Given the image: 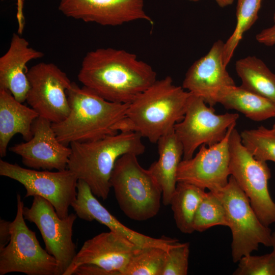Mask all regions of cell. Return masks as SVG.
<instances>
[{"instance_id":"cell-1","label":"cell","mask_w":275,"mask_h":275,"mask_svg":"<svg viewBox=\"0 0 275 275\" xmlns=\"http://www.w3.org/2000/svg\"><path fill=\"white\" fill-rule=\"evenodd\" d=\"M77 77L102 98L120 103H130L157 80L153 68L136 54L111 47L89 51Z\"/></svg>"},{"instance_id":"cell-2","label":"cell","mask_w":275,"mask_h":275,"mask_svg":"<svg viewBox=\"0 0 275 275\" xmlns=\"http://www.w3.org/2000/svg\"><path fill=\"white\" fill-rule=\"evenodd\" d=\"M67 94L69 114L62 121L52 123L60 142L68 146L73 142L93 141L120 132L129 103L108 101L73 82Z\"/></svg>"},{"instance_id":"cell-3","label":"cell","mask_w":275,"mask_h":275,"mask_svg":"<svg viewBox=\"0 0 275 275\" xmlns=\"http://www.w3.org/2000/svg\"><path fill=\"white\" fill-rule=\"evenodd\" d=\"M190 94L170 76L157 79L129 103L120 132H135L157 143L183 119Z\"/></svg>"},{"instance_id":"cell-4","label":"cell","mask_w":275,"mask_h":275,"mask_svg":"<svg viewBox=\"0 0 275 275\" xmlns=\"http://www.w3.org/2000/svg\"><path fill=\"white\" fill-rule=\"evenodd\" d=\"M142 138L137 132L122 131L93 141L72 143L67 169L86 183L96 197L105 200L117 160L127 153L143 154L146 147Z\"/></svg>"},{"instance_id":"cell-5","label":"cell","mask_w":275,"mask_h":275,"mask_svg":"<svg viewBox=\"0 0 275 275\" xmlns=\"http://www.w3.org/2000/svg\"><path fill=\"white\" fill-rule=\"evenodd\" d=\"M137 156L127 153L119 157L110 182L123 212L132 220L143 221L158 213L162 191L149 170L140 164Z\"/></svg>"},{"instance_id":"cell-6","label":"cell","mask_w":275,"mask_h":275,"mask_svg":"<svg viewBox=\"0 0 275 275\" xmlns=\"http://www.w3.org/2000/svg\"><path fill=\"white\" fill-rule=\"evenodd\" d=\"M215 194L224 204L228 227L231 231V255L234 262L258 250L260 244L272 246L271 230L261 222L249 199L232 175L227 185Z\"/></svg>"},{"instance_id":"cell-7","label":"cell","mask_w":275,"mask_h":275,"mask_svg":"<svg viewBox=\"0 0 275 275\" xmlns=\"http://www.w3.org/2000/svg\"><path fill=\"white\" fill-rule=\"evenodd\" d=\"M24 203L17 195V211L11 222V239L0 250V275L21 272L28 275H61L56 259L43 249L36 233L26 225Z\"/></svg>"},{"instance_id":"cell-8","label":"cell","mask_w":275,"mask_h":275,"mask_svg":"<svg viewBox=\"0 0 275 275\" xmlns=\"http://www.w3.org/2000/svg\"><path fill=\"white\" fill-rule=\"evenodd\" d=\"M229 145L230 175L249 199L261 222L269 227L275 223V202L268 187L270 169L266 162L255 158L243 145L235 127L230 134Z\"/></svg>"},{"instance_id":"cell-9","label":"cell","mask_w":275,"mask_h":275,"mask_svg":"<svg viewBox=\"0 0 275 275\" xmlns=\"http://www.w3.org/2000/svg\"><path fill=\"white\" fill-rule=\"evenodd\" d=\"M0 175L21 184L26 190L25 198L40 196L47 200L61 218L69 215V208L76 199L78 179L68 169L39 171L1 159Z\"/></svg>"},{"instance_id":"cell-10","label":"cell","mask_w":275,"mask_h":275,"mask_svg":"<svg viewBox=\"0 0 275 275\" xmlns=\"http://www.w3.org/2000/svg\"><path fill=\"white\" fill-rule=\"evenodd\" d=\"M191 93L183 119L174 126V132L183 148V159L193 157L203 144L210 146L221 142L229 128L236 123L238 114L216 115L213 106Z\"/></svg>"},{"instance_id":"cell-11","label":"cell","mask_w":275,"mask_h":275,"mask_svg":"<svg viewBox=\"0 0 275 275\" xmlns=\"http://www.w3.org/2000/svg\"><path fill=\"white\" fill-rule=\"evenodd\" d=\"M30 88L26 101L40 117L60 122L70 113L67 91L72 82L65 72L52 63L41 62L27 72Z\"/></svg>"},{"instance_id":"cell-12","label":"cell","mask_w":275,"mask_h":275,"mask_svg":"<svg viewBox=\"0 0 275 275\" xmlns=\"http://www.w3.org/2000/svg\"><path fill=\"white\" fill-rule=\"evenodd\" d=\"M33 198L31 207H23L24 217L36 225L44 242L45 250L56 259L61 275H63L77 254L72 234L77 216L71 213L61 218L47 200L40 196Z\"/></svg>"},{"instance_id":"cell-13","label":"cell","mask_w":275,"mask_h":275,"mask_svg":"<svg viewBox=\"0 0 275 275\" xmlns=\"http://www.w3.org/2000/svg\"><path fill=\"white\" fill-rule=\"evenodd\" d=\"M236 123L228 129L219 142L208 146L203 144L194 157L180 162L177 172V182L208 189L215 194L228 183L230 175L229 136Z\"/></svg>"},{"instance_id":"cell-14","label":"cell","mask_w":275,"mask_h":275,"mask_svg":"<svg viewBox=\"0 0 275 275\" xmlns=\"http://www.w3.org/2000/svg\"><path fill=\"white\" fill-rule=\"evenodd\" d=\"M59 10L66 17L104 26L137 20L153 24L144 0H59Z\"/></svg>"},{"instance_id":"cell-15","label":"cell","mask_w":275,"mask_h":275,"mask_svg":"<svg viewBox=\"0 0 275 275\" xmlns=\"http://www.w3.org/2000/svg\"><path fill=\"white\" fill-rule=\"evenodd\" d=\"M33 136L29 141L9 148L19 155L28 168L61 171L67 169L71 148L60 142L52 128V123L39 116L34 121Z\"/></svg>"},{"instance_id":"cell-16","label":"cell","mask_w":275,"mask_h":275,"mask_svg":"<svg viewBox=\"0 0 275 275\" xmlns=\"http://www.w3.org/2000/svg\"><path fill=\"white\" fill-rule=\"evenodd\" d=\"M224 46L221 40L215 42L208 53L189 67L182 82L183 89L210 106L216 104V97L222 89L235 85L224 63Z\"/></svg>"},{"instance_id":"cell-17","label":"cell","mask_w":275,"mask_h":275,"mask_svg":"<svg viewBox=\"0 0 275 275\" xmlns=\"http://www.w3.org/2000/svg\"><path fill=\"white\" fill-rule=\"evenodd\" d=\"M138 246L111 231L87 240L63 275H73L84 264L97 265L111 275H122Z\"/></svg>"},{"instance_id":"cell-18","label":"cell","mask_w":275,"mask_h":275,"mask_svg":"<svg viewBox=\"0 0 275 275\" xmlns=\"http://www.w3.org/2000/svg\"><path fill=\"white\" fill-rule=\"evenodd\" d=\"M77 190L76 199L71 207L80 218L88 222L95 220L140 247L157 246L168 251L179 242L170 238H153L127 227L99 202L84 181L78 180Z\"/></svg>"},{"instance_id":"cell-19","label":"cell","mask_w":275,"mask_h":275,"mask_svg":"<svg viewBox=\"0 0 275 275\" xmlns=\"http://www.w3.org/2000/svg\"><path fill=\"white\" fill-rule=\"evenodd\" d=\"M21 35L13 34L8 49L0 58V89L8 90L23 103L30 88L26 64L43 57L44 54L31 47Z\"/></svg>"},{"instance_id":"cell-20","label":"cell","mask_w":275,"mask_h":275,"mask_svg":"<svg viewBox=\"0 0 275 275\" xmlns=\"http://www.w3.org/2000/svg\"><path fill=\"white\" fill-rule=\"evenodd\" d=\"M38 113L16 100L7 90L0 89V156L7 154L8 144L16 134L25 141L33 136L32 127Z\"/></svg>"},{"instance_id":"cell-21","label":"cell","mask_w":275,"mask_h":275,"mask_svg":"<svg viewBox=\"0 0 275 275\" xmlns=\"http://www.w3.org/2000/svg\"><path fill=\"white\" fill-rule=\"evenodd\" d=\"M157 144L159 158L148 170L162 189V203L168 205L177 183V172L183 155V148L174 130L161 137Z\"/></svg>"},{"instance_id":"cell-22","label":"cell","mask_w":275,"mask_h":275,"mask_svg":"<svg viewBox=\"0 0 275 275\" xmlns=\"http://www.w3.org/2000/svg\"><path fill=\"white\" fill-rule=\"evenodd\" d=\"M216 102L228 109L236 110L255 121L275 117L274 103L241 86L235 85L222 89Z\"/></svg>"},{"instance_id":"cell-23","label":"cell","mask_w":275,"mask_h":275,"mask_svg":"<svg viewBox=\"0 0 275 275\" xmlns=\"http://www.w3.org/2000/svg\"><path fill=\"white\" fill-rule=\"evenodd\" d=\"M235 70L241 87L275 103V74L261 59L251 56L239 59Z\"/></svg>"},{"instance_id":"cell-24","label":"cell","mask_w":275,"mask_h":275,"mask_svg":"<svg viewBox=\"0 0 275 275\" xmlns=\"http://www.w3.org/2000/svg\"><path fill=\"white\" fill-rule=\"evenodd\" d=\"M205 190L190 183L177 182L170 205L176 226L182 233L191 234L195 231L194 217Z\"/></svg>"},{"instance_id":"cell-25","label":"cell","mask_w":275,"mask_h":275,"mask_svg":"<svg viewBox=\"0 0 275 275\" xmlns=\"http://www.w3.org/2000/svg\"><path fill=\"white\" fill-rule=\"evenodd\" d=\"M262 0H238L236 6V24L235 29L224 43L223 60L227 66L245 32L248 31L258 18Z\"/></svg>"},{"instance_id":"cell-26","label":"cell","mask_w":275,"mask_h":275,"mask_svg":"<svg viewBox=\"0 0 275 275\" xmlns=\"http://www.w3.org/2000/svg\"><path fill=\"white\" fill-rule=\"evenodd\" d=\"M167 252L157 246H138L122 275H161Z\"/></svg>"},{"instance_id":"cell-27","label":"cell","mask_w":275,"mask_h":275,"mask_svg":"<svg viewBox=\"0 0 275 275\" xmlns=\"http://www.w3.org/2000/svg\"><path fill=\"white\" fill-rule=\"evenodd\" d=\"M215 226H228L224 204L214 193L206 192L196 211L193 227L195 231L204 232Z\"/></svg>"},{"instance_id":"cell-28","label":"cell","mask_w":275,"mask_h":275,"mask_svg":"<svg viewBox=\"0 0 275 275\" xmlns=\"http://www.w3.org/2000/svg\"><path fill=\"white\" fill-rule=\"evenodd\" d=\"M243 145L258 160L275 162V133L263 126L240 133Z\"/></svg>"},{"instance_id":"cell-29","label":"cell","mask_w":275,"mask_h":275,"mask_svg":"<svg viewBox=\"0 0 275 275\" xmlns=\"http://www.w3.org/2000/svg\"><path fill=\"white\" fill-rule=\"evenodd\" d=\"M238 262L233 275H275V259L272 253L261 256L250 254Z\"/></svg>"},{"instance_id":"cell-30","label":"cell","mask_w":275,"mask_h":275,"mask_svg":"<svg viewBox=\"0 0 275 275\" xmlns=\"http://www.w3.org/2000/svg\"><path fill=\"white\" fill-rule=\"evenodd\" d=\"M189 243L178 242L167 252L161 275H186L188 272Z\"/></svg>"},{"instance_id":"cell-31","label":"cell","mask_w":275,"mask_h":275,"mask_svg":"<svg viewBox=\"0 0 275 275\" xmlns=\"http://www.w3.org/2000/svg\"><path fill=\"white\" fill-rule=\"evenodd\" d=\"M256 39L266 46L275 45V25L263 30L256 35Z\"/></svg>"},{"instance_id":"cell-32","label":"cell","mask_w":275,"mask_h":275,"mask_svg":"<svg viewBox=\"0 0 275 275\" xmlns=\"http://www.w3.org/2000/svg\"><path fill=\"white\" fill-rule=\"evenodd\" d=\"M10 224L9 221L4 219L0 220V250L5 247L11 239Z\"/></svg>"},{"instance_id":"cell-33","label":"cell","mask_w":275,"mask_h":275,"mask_svg":"<svg viewBox=\"0 0 275 275\" xmlns=\"http://www.w3.org/2000/svg\"><path fill=\"white\" fill-rule=\"evenodd\" d=\"M17 10L16 17L18 23L17 33L22 35L24 27V17L23 13V0H17Z\"/></svg>"},{"instance_id":"cell-34","label":"cell","mask_w":275,"mask_h":275,"mask_svg":"<svg viewBox=\"0 0 275 275\" xmlns=\"http://www.w3.org/2000/svg\"><path fill=\"white\" fill-rule=\"evenodd\" d=\"M192 2H198L199 0H188ZM217 5L222 8H224L232 5L234 0H215Z\"/></svg>"},{"instance_id":"cell-35","label":"cell","mask_w":275,"mask_h":275,"mask_svg":"<svg viewBox=\"0 0 275 275\" xmlns=\"http://www.w3.org/2000/svg\"><path fill=\"white\" fill-rule=\"evenodd\" d=\"M272 247L273 248L272 252H271L275 259V231L272 233Z\"/></svg>"},{"instance_id":"cell-36","label":"cell","mask_w":275,"mask_h":275,"mask_svg":"<svg viewBox=\"0 0 275 275\" xmlns=\"http://www.w3.org/2000/svg\"><path fill=\"white\" fill-rule=\"evenodd\" d=\"M271 130L275 133V123L273 124L272 128Z\"/></svg>"},{"instance_id":"cell-37","label":"cell","mask_w":275,"mask_h":275,"mask_svg":"<svg viewBox=\"0 0 275 275\" xmlns=\"http://www.w3.org/2000/svg\"><path fill=\"white\" fill-rule=\"evenodd\" d=\"M273 19V22H274V25H275V11H274V12Z\"/></svg>"}]
</instances>
